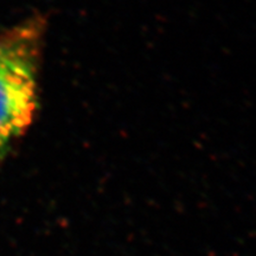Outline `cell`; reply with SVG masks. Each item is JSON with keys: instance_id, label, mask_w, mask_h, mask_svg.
I'll list each match as a JSON object with an SVG mask.
<instances>
[{"instance_id": "obj_1", "label": "cell", "mask_w": 256, "mask_h": 256, "mask_svg": "<svg viewBox=\"0 0 256 256\" xmlns=\"http://www.w3.org/2000/svg\"><path fill=\"white\" fill-rule=\"evenodd\" d=\"M42 42L43 26L37 20L0 34V162L36 115Z\"/></svg>"}]
</instances>
